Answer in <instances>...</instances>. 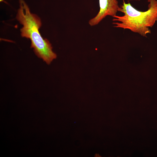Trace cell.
Segmentation results:
<instances>
[{"label": "cell", "instance_id": "cell-1", "mask_svg": "<svg viewBox=\"0 0 157 157\" xmlns=\"http://www.w3.org/2000/svg\"><path fill=\"white\" fill-rule=\"evenodd\" d=\"M19 8L16 18L23 25L20 29L22 37L29 39L31 48L33 49L36 55L50 64L56 58V54L53 51L52 47L49 41L41 35L39 29L42 23L40 18L31 13L28 5L23 0H20Z\"/></svg>", "mask_w": 157, "mask_h": 157}, {"label": "cell", "instance_id": "cell-2", "mask_svg": "<svg viewBox=\"0 0 157 157\" xmlns=\"http://www.w3.org/2000/svg\"><path fill=\"white\" fill-rule=\"evenodd\" d=\"M148 1L149 2L148 10L141 11L136 9L130 3H126L124 1L118 9V11L124 15H116L113 17L114 27L129 29L146 37L147 35L151 33L149 27H152L157 21V0Z\"/></svg>", "mask_w": 157, "mask_h": 157}, {"label": "cell", "instance_id": "cell-3", "mask_svg": "<svg viewBox=\"0 0 157 157\" xmlns=\"http://www.w3.org/2000/svg\"><path fill=\"white\" fill-rule=\"evenodd\" d=\"M99 12L89 21V24L91 26L98 24L108 16L113 17L116 15L119 7L117 0H99Z\"/></svg>", "mask_w": 157, "mask_h": 157}, {"label": "cell", "instance_id": "cell-4", "mask_svg": "<svg viewBox=\"0 0 157 157\" xmlns=\"http://www.w3.org/2000/svg\"><path fill=\"white\" fill-rule=\"evenodd\" d=\"M94 156L95 157H99L100 156L98 154H96Z\"/></svg>", "mask_w": 157, "mask_h": 157}, {"label": "cell", "instance_id": "cell-5", "mask_svg": "<svg viewBox=\"0 0 157 157\" xmlns=\"http://www.w3.org/2000/svg\"><path fill=\"white\" fill-rule=\"evenodd\" d=\"M4 1V0H0V2H2V1Z\"/></svg>", "mask_w": 157, "mask_h": 157}]
</instances>
